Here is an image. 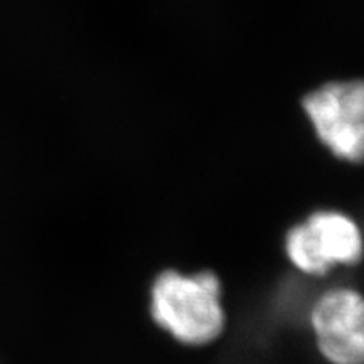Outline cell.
<instances>
[{"label": "cell", "mask_w": 364, "mask_h": 364, "mask_svg": "<svg viewBox=\"0 0 364 364\" xmlns=\"http://www.w3.org/2000/svg\"><path fill=\"white\" fill-rule=\"evenodd\" d=\"M287 253L302 272L322 275L334 263L358 262L363 255V238L358 226L344 215L317 213L306 225L290 231Z\"/></svg>", "instance_id": "3"}, {"label": "cell", "mask_w": 364, "mask_h": 364, "mask_svg": "<svg viewBox=\"0 0 364 364\" xmlns=\"http://www.w3.org/2000/svg\"><path fill=\"white\" fill-rule=\"evenodd\" d=\"M312 327L321 353L332 364H364V297L348 289L317 300Z\"/></svg>", "instance_id": "4"}, {"label": "cell", "mask_w": 364, "mask_h": 364, "mask_svg": "<svg viewBox=\"0 0 364 364\" xmlns=\"http://www.w3.org/2000/svg\"><path fill=\"white\" fill-rule=\"evenodd\" d=\"M152 316L182 343H209L225 326L218 279L213 273H162L152 289Z\"/></svg>", "instance_id": "1"}, {"label": "cell", "mask_w": 364, "mask_h": 364, "mask_svg": "<svg viewBox=\"0 0 364 364\" xmlns=\"http://www.w3.org/2000/svg\"><path fill=\"white\" fill-rule=\"evenodd\" d=\"M318 139L336 156L364 159V81H339L314 91L304 103Z\"/></svg>", "instance_id": "2"}]
</instances>
